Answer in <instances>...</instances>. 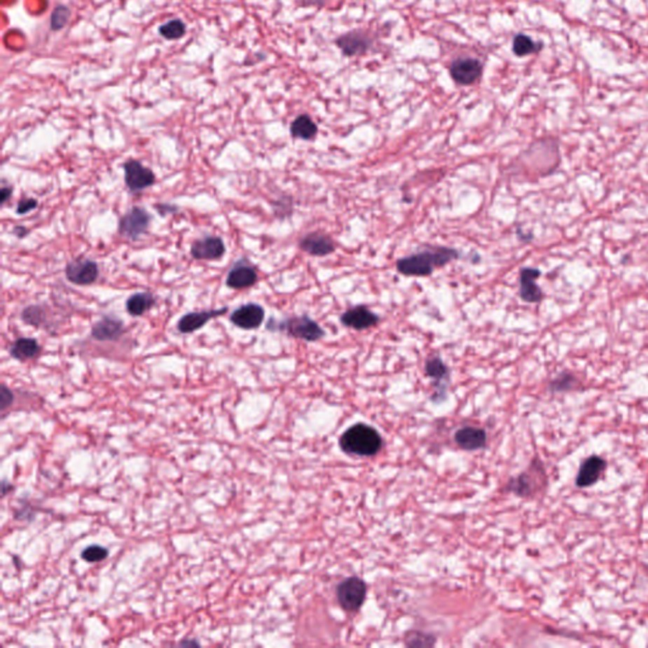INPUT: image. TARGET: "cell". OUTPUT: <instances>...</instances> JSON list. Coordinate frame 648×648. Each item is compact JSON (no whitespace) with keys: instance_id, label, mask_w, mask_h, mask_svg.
<instances>
[{"instance_id":"6da1fadb","label":"cell","mask_w":648,"mask_h":648,"mask_svg":"<svg viewBox=\"0 0 648 648\" xmlns=\"http://www.w3.org/2000/svg\"><path fill=\"white\" fill-rule=\"evenodd\" d=\"M459 252L455 249L433 247L400 258L397 261V270L401 275L429 276L432 275L434 270L443 268L447 263L459 258Z\"/></svg>"},{"instance_id":"7a4b0ae2","label":"cell","mask_w":648,"mask_h":648,"mask_svg":"<svg viewBox=\"0 0 648 648\" xmlns=\"http://www.w3.org/2000/svg\"><path fill=\"white\" fill-rule=\"evenodd\" d=\"M382 441L379 432L366 425H354L340 437V448L356 456H373L380 451Z\"/></svg>"},{"instance_id":"3957f363","label":"cell","mask_w":648,"mask_h":648,"mask_svg":"<svg viewBox=\"0 0 648 648\" xmlns=\"http://www.w3.org/2000/svg\"><path fill=\"white\" fill-rule=\"evenodd\" d=\"M279 327L282 328V331H287L291 337L307 342H315L322 340L326 336L324 329L307 315L291 317L282 323Z\"/></svg>"},{"instance_id":"277c9868","label":"cell","mask_w":648,"mask_h":648,"mask_svg":"<svg viewBox=\"0 0 648 648\" xmlns=\"http://www.w3.org/2000/svg\"><path fill=\"white\" fill-rule=\"evenodd\" d=\"M150 223L151 214L147 210L141 207H133L119 219V235L130 240H138L147 232Z\"/></svg>"},{"instance_id":"5b68a950","label":"cell","mask_w":648,"mask_h":648,"mask_svg":"<svg viewBox=\"0 0 648 648\" xmlns=\"http://www.w3.org/2000/svg\"><path fill=\"white\" fill-rule=\"evenodd\" d=\"M337 598L342 608L356 612L365 602L366 585L357 577H350L338 586Z\"/></svg>"},{"instance_id":"8992f818","label":"cell","mask_w":648,"mask_h":648,"mask_svg":"<svg viewBox=\"0 0 648 648\" xmlns=\"http://www.w3.org/2000/svg\"><path fill=\"white\" fill-rule=\"evenodd\" d=\"M125 185L131 191H141L150 188L156 181L155 172L137 160H128L123 164Z\"/></svg>"},{"instance_id":"52a82bcc","label":"cell","mask_w":648,"mask_h":648,"mask_svg":"<svg viewBox=\"0 0 648 648\" xmlns=\"http://www.w3.org/2000/svg\"><path fill=\"white\" fill-rule=\"evenodd\" d=\"M66 279L71 284L85 287L97 282L99 268L97 262L88 258H78L69 262L65 270Z\"/></svg>"},{"instance_id":"ba28073f","label":"cell","mask_w":648,"mask_h":648,"mask_svg":"<svg viewBox=\"0 0 648 648\" xmlns=\"http://www.w3.org/2000/svg\"><path fill=\"white\" fill-rule=\"evenodd\" d=\"M226 254V244L221 237L205 236L194 241L190 249V255L195 260H221Z\"/></svg>"},{"instance_id":"9c48e42d","label":"cell","mask_w":648,"mask_h":648,"mask_svg":"<svg viewBox=\"0 0 648 648\" xmlns=\"http://www.w3.org/2000/svg\"><path fill=\"white\" fill-rule=\"evenodd\" d=\"M450 71H451L452 79L456 83H459L461 85H471L480 79L483 74V65L478 60L462 57V59L455 60L452 62Z\"/></svg>"},{"instance_id":"30bf717a","label":"cell","mask_w":648,"mask_h":648,"mask_svg":"<svg viewBox=\"0 0 648 648\" xmlns=\"http://www.w3.org/2000/svg\"><path fill=\"white\" fill-rule=\"evenodd\" d=\"M265 319V310L260 304L249 303L241 305L230 315V322L241 329H257Z\"/></svg>"},{"instance_id":"8fae6325","label":"cell","mask_w":648,"mask_h":648,"mask_svg":"<svg viewBox=\"0 0 648 648\" xmlns=\"http://www.w3.org/2000/svg\"><path fill=\"white\" fill-rule=\"evenodd\" d=\"M380 318L364 305H357L348 309L340 315V323L354 331H365L379 323Z\"/></svg>"},{"instance_id":"7c38bea8","label":"cell","mask_w":648,"mask_h":648,"mask_svg":"<svg viewBox=\"0 0 648 648\" xmlns=\"http://www.w3.org/2000/svg\"><path fill=\"white\" fill-rule=\"evenodd\" d=\"M541 271L532 268H524L519 273V295L527 303H539L544 299V291L537 285Z\"/></svg>"},{"instance_id":"4fadbf2b","label":"cell","mask_w":648,"mask_h":648,"mask_svg":"<svg viewBox=\"0 0 648 648\" xmlns=\"http://www.w3.org/2000/svg\"><path fill=\"white\" fill-rule=\"evenodd\" d=\"M228 312V308L214 309V310H204V312H191L188 315H183L179 322H177V331L180 333L188 334L197 332L200 328H203L212 318H216L219 315H226Z\"/></svg>"},{"instance_id":"5bb4252c","label":"cell","mask_w":648,"mask_h":648,"mask_svg":"<svg viewBox=\"0 0 648 648\" xmlns=\"http://www.w3.org/2000/svg\"><path fill=\"white\" fill-rule=\"evenodd\" d=\"M299 247L301 251L307 252L310 256L315 257H324V256L331 255L336 251V244L331 237L321 233V232H315L309 233L305 237H303Z\"/></svg>"},{"instance_id":"9a60e30c","label":"cell","mask_w":648,"mask_h":648,"mask_svg":"<svg viewBox=\"0 0 648 648\" xmlns=\"http://www.w3.org/2000/svg\"><path fill=\"white\" fill-rule=\"evenodd\" d=\"M125 323L113 317L104 315L92 328V336L97 340H117L125 333Z\"/></svg>"},{"instance_id":"2e32d148","label":"cell","mask_w":648,"mask_h":648,"mask_svg":"<svg viewBox=\"0 0 648 648\" xmlns=\"http://www.w3.org/2000/svg\"><path fill=\"white\" fill-rule=\"evenodd\" d=\"M605 467H607L605 460L599 456H591L589 459L585 460L577 474V481H575L577 486L588 488V486L595 484L602 476Z\"/></svg>"},{"instance_id":"e0dca14e","label":"cell","mask_w":648,"mask_h":648,"mask_svg":"<svg viewBox=\"0 0 648 648\" xmlns=\"http://www.w3.org/2000/svg\"><path fill=\"white\" fill-rule=\"evenodd\" d=\"M256 282H257L256 270L252 266L243 265V263L232 268L226 280L228 288L237 289V290L251 288L255 285Z\"/></svg>"},{"instance_id":"ac0fdd59","label":"cell","mask_w":648,"mask_h":648,"mask_svg":"<svg viewBox=\"0 0 648 648\" xmlns=\"http://www.w3.org/2000/svg\"><path fill=\"white\" fill-rule=\"evenodd\" d=\"M337 46L347 56H356L368 50L370 39L361 32H351L337 40Z\"/></svg>"},{"instance_id":"d6986e66","label":"cell","mask_w":648,"mask_h":648,"mask_svg":"<svg viewBox=\"0 0 648 648\" xmlns=\"http://www.w3.org/2000/svg\"><path fill=\"white\" fill-rule=\"evenodd\" d=\"M456 443L464 450H478L486 442V434L483 429L475 427H466L456 433Z\"/></svg>"},{"instance_id":"ffe728a7","label":"cell","mask_w":648,"mask_h":648,"mask_svg":"<svg viewBox=\"0 0 648 648\" xmlns=\"http://www.w3.org/2000/svg\"><path fill=\"white\" fill-rule=\"evenodd\" d=\"M40 351L39 342L29 337H20L11 347L12 357L18 361H28L34 359L37 354H40Z\"/></svg>"},{"instance_id":"44dd1931","label":"cell","mask_w":648,"mask_h":648,"mask_svg":"<svg viewBox=\"0 0 648 648\" xmlns=\"http://www.w3.org/2000/svg\"><path fill=\"white\" fill-rule=\"evenodd\" d=\"M155 304H156L155 296L151 293L144 291V293H136V294L131 295L127 299L125 308L130 315L133 317H139V315H144L147 310H150Z\"/></svg>"},{"instance_id":"7402d4cb","label":"cell","mask_w":648,"mask_h":648,"mask_svg":"<svg viewBox=\"0 0 648 648\" xmlns=\"http://www.w3.org/2000/svg\"><path fill=\"white\" fill-rule=\"evenodd\" d=\"M290 132L291 136L304 141L313 139L318 133V127L307 114H301L299 117L294 119V122L290 125Z\"/></svg>"},{"instance_id":"603a6c76","label":"cell","mask_w":648,"mask_h":648,"mask_svg":"<svg viewBox=\"0 0 648 648\" xmlns=\"http://www.w3.org/2000/svg\"><path fill=\"white\" fill-rule=\"evenodd\" d=\"M542 47H544L542 42H536L524 33H519L513 40V53L518 57H524L528 55L539 53Z\"/></svg>"},{"instance_id":"cb8c5ba5","label":"cell","mask_w":648,"mask_h":648,"mask_svg":"<svg viewBox=\"0 0 648 648\" xmlns=\"http://www.w3.org/2000/svg\"><path fill=\"white\" fill-rule=\"evenodd\" d=\"M22 319L25 323L32 326V327L40 328L47 321L46 309L43 308L40 304L28 305L22 312Z\"/></svg>"},{"instance_id":"d4e9b609","label":"cell","mask_w":648,"mask_h":648,"mask_svg":"<svg viewBox=\"0 0 648 648\" xmlns=\"http://www.w3.org/2000/svg\"><path fill=\"white\" fill-rule=\"evenodd\" d=\"M185 25L183 20H172L160 27V34L166 40H179L185 34Z\"/></svg>"},{"instance_id":"484cf974","label":"cell","mask_w":648,"mask_h":648,"mask_svg":"<svg viewBox=\"0 0 648 648\" xmlns=\"http://www.w3.org/2000/svg\"><path fill=\"white\" fill-rule=\"evenodd\" d=\"M426 373L429 378L437 380V382H439V384L443 380L448 379V370L439 357H432V359L427 361Z\"/></svg>"},{"instance_id":"4316f807","label":"cell","mask_w":648,"mask_h":648,"mask_svg":"<svg viewBox=\"0 0 648 648\" xmlns=\"http://www.w3.org/2000/svg\"><path fill=\"white\" fill-rule=\"evenodd\" d=\"M108 553L109 552L103 546L92 544V546H88L85 550L83 551L81 557L83 560H85L86 563H100L108 557Z\"/></svg>"},{"instance_id":"83f0119b","label":"cell","mask_w":648,"mask_h":648,"mask_svg":"<svg viewBox=\"0 0 648 648\" xmlns=\"http://www.w3.org/2000/svg\"><path fill=\"white\" fill-rule=\"evenodd\" d=\"M69 18H70V9L65 6H60L53 11V15H51V28L53 31L64 28L67 25Z\"/></svg>"},{"instance_id":"f1b7e54d","label":"cell","mask_w":648,"mask_h":648,"mask_svg":"<svg viewBox=\"0 0 648 648\" xmlns=\"http://www.w3.org/2000/svg\"><path fill=\"white\" fill-rule=\"evenodd\" d=\"M577 385V379L571 373H563L557 379L552 381L551 389L553 392H566Z\"/></svg>"},{"instance_id":"f546056e","label":"cell","mask_w":648,"mask_h":648,"mask_svg":"<svg viewBox=\"0 0 648 648\" xmlns=\"http://www.w3.org/2000/svg\"><path fill=\"white\" fill-rule=\"evenodd\" d=\"M39 205V202L33 198H23L20 199L18 204H17V214H27L29 213L31 210L36 209Z\"/></svg>"},{"instance_id":"4dcf8cb0","label":"cell","mask_w":648,"mask_h":648,"mask_svg":"<svg viewBox=\"0 0 648 648\" xmlns=\"http://www.w3.org/2000/svg\"><path fill=\"white\" fill-rule=\"evenodd\" d=\"M14 395L9 387H6V385H1V389H0V409L1 412H4L6 409H8L11 404L13 403Z\"/></svg>"},{"instance_id":"1f68e13d","label":"cell","mask_w":648,"mask_h":648,"mask_svg":"<svg viewBox=\"0 0 648 648\" xmlns=\"http://www.w3.org/2000/svg\"><path fill=\"white\" fill-rule=\"evenodd\" d=\"M12 193H13V188H12V186H4V188H1V191H0V203H1V205H4V204L7 203V200L11 198V195H12Z\"/></svg>"},{"instance_id":"d6a6232c","label":"cell","mask_w":648,"mask_h":648,"mask_svg":"<svg viewBox=\"0 0 648 648\" xmlns=\"http://www.w3.org/2000/svg\"><path fill=\"white\" fill-rule=\"evenodd\" d=\"M28 233V230L25 228V227H15L14 228V235L20 238H23Z\"/></svg>"}]
</instances>
